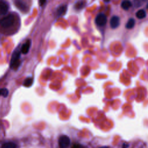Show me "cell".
<instances>
[{
    "instance_id": "obj_6",
    "label": "cell",
    "mask_w": 148,
    "mask_h": 148,
    "mask_svg": "<svg viewBox=\"0 0 148 148\" xmlns=\"http://www.w3.org/2000/svg\"><path fill=\"white\" fill-rule=\"evenodd\" d=\"M110 25L112 28H117L120 25V17L117 16H113L110 20Z\"/></svg>"
},
{
    "instance_id": "obj_19",
    "label": "cell",
    "mask_w": 148,
    "mask_h": 148,
    "mask_svg": "<svg viewBox=\"0 0 148 148\" xmlns=\"http://www.w3.org/2000/svg\"><path fill=\"white\" fill-rule=\"evenodd\" d=\"M45 2H46V1H42V2H41V3H40V5H43V3H45Z\"/></svg>"
},
{
    "instance_id": "obj_15",
    "label": "cell",
    "mask_w": 148,
    "mask_h": 148,
    "mask_svg": "<svg viewBox=\"0 0 148 148\" xmlns=\"http://www.w3.org/2000/svg\"><path fill=\"white\" fill-rule=\"evenodd\" d=\"M9 91L7 88H1L0 89V95H2L4 97H8Z\"/></svg>"
},
{
    "instance_id": "obj_5",
    "label": "cell",
    "mask_w": 148,
    "mask_h": 148,
    "mask_svg": "<svg viewBox=\"0 0 148 148\" xmlns=\"http://www.w3.org/2000/svg\"><path fill=\"white\" fill-rule=\"evenodd\" d=\"M9 9V3L6 1H0V15H5Z\"/></svg>"
},
{
    "instance_id": "obj_13",
    "label": "cell",
    "mask_w": 148,
    "mask_h": 148,
    "mask_svg": "<svg viewBox=\"0 0 148 148\" xmlns=\"http://www.w3.org/2000/svg\"><path fill=\"white\" fill-rule=\"evenodd\" d=\"M135 24V19L133 18H130L128 20V21H127V24L125 25V27L127 29H131V28H132L134 27Z\"/></svg>"
},
{
    "instance_id": "obj_16",
    "label": "cell",
    "mask_w": 148,
    "mask_h": 148,
    "mask_svg": "<svg viewBox=\"0 0 148 148\" xmlns=\"http://www.w3.org/2000/svg\"><path fill=\"white\" fill-rule=\"evenodd\" d=\"M84 2L83 1H81V2H78L76 4V8L77 9H81L82 8L83 6H84Z\"/></svg>"
},
{
    "instance_id": "obj_2",
    "label": "cell",
    "mask_w": 148,
    "mask_h": 148,
    "mask_svg": "<svg viewBox=\"0 0 148 148\" xmlns=\"http://www.w3.org/2000/svg\"><path fill=\"white\" fill-rule=\"evenodd\" d=\"M20 55L21 51L18 50H16L12 56L10 62V67L12 69H17L20 65Z\"/></svg>"
},
{
    "instance_id": "obj_10",
    "label": "cell",
    "mask_w": 148,
    "mask_h": 148,
    "mask_svg": "<svg viewBox=\"0 0 148 148\" xmlns=\"http://www.w3.org/2000/svg\"><path fill=\"white\" fill-rule=\"evenodd\" d=\"M136 17L139 19H142L146 17V12L144 9H140L136 13Z\"/></svg>"
},
{
    "instance_id": "obj_4",
    "label": "cell",
    "mask_w": 148,
    "mask_h": 148,
    "mask_svg": "<svg viewBox=\"0 0 148 148\" xmlns=\"http://www.w3.org/2000/svg\"><path fill=\"white\" fill-rule=\"evenodd\" d=\"M70 144V139L66 135H62L59 138L58 145L60 148H67Z\"/></svg>"
},
{
    "instance_id": "obj_12",
    "label": "cell",
    "mask_w": 148,
    "mask_h": 148,
    "mask_svg": "<svg viewBox=\"0 0 148 148\" xmlns=\"http://www.w3.org/2000/svg\"><path fill=\"white\" fill-rule=\"evenodd\" d=\"M1 148H17V145L13 142H8L3 143Z\"/></svg>"
},
{
    "instance_id": "obj_14",
    "label": "cell",
    "mask_w": 148,
    "mask_h": 148,
    "mask_svg": "<svg viewBox=\"0 0 148 148\" xmlns=\"http://www.w3.org/2000/svg\"><path fill=\"white\" fill-rule=\"evenodd\" d=\"M32 83H33V79L32 77H27L26 78L24 82H23V86H25V87H29L30 86H32Z\"/></svg>"
},
{
    "instance_id": "obj_17",
    "label": "cell",
    "mask_w": 148,
    "mask_h": 148,
    "mask_svg": "<svg viewBox=\"0 0 148 148\" xmlns=\"http://www.w3.org/2000/svg\"><path fill=\"white\" fill-rule=\"evenodd\" d=\"M128 146H129V145H128V144H127V143H123V145L122 148H128Z\"/></svg>"
},
{
    "instance_id": "obj_7",
    "label": "cell",
    "mask_w": 148,
    "mask_h": 148,
    "mask_svg": "<svg viewBox=\"0 0 148 148\" xmlns=\"http://www.w3.org/2000/svg\"><path fill=\"white\" fill-rule=\"evenodd\" d=\"M31 45V40L30 39H28L21 47L20 51L24 54H26L29 51V48Z\"/></svg>"
},
{
    "instance_id": "obj_11",
    "label": "cell",
    "mask_w": 148,
    "mask_h": 148,
    "mask_svg": "<svg viewBox=\"0 0 148 148\" xmlns=\"http://www.w3.org/2000/svg\"><path fill=\"white\" fill-rule=\"evenodd\" d=\"M132 6V3L130 1H124L121 3V7L124 10H128Z\"/></svg>"
},
{
    "instance_id": "obj_8",
    "label": "cell",
    "mask_w": 148,
    "mask_h": 148,
    "mask_svg": "<svg viewBox=\"0 0 148 148\" xmlns=\"http://www.w3.org/2000/svg\"><path fill=\"white\" fill-rule=\"evenodd\" d=\"M16 6H17L20 10L23 12H26L27 10V6L25 3L23 1H16L14 2Z\"/></svg>"
},
{
    "instance_id": "obj_18",
    "label": "cell",
    "mask_w": 148,
    "mask_h": 148,
    "mask_svg": "<svg viewBox=\"0 0 148 148\" xmlns=\"http://www.w3.org/2000/svg\"><path fill=\"white\" fill-rule=\"evenodd\" d=\"M99 148H109L108 146H103V147H101Z\"/></svg>"
},
{
    "instance_id": "obj_20",
    "label": "cell",
    "mask_w": 148,
    "mask_h": 148,
    "mask_svg": "<svg viewBox=\"0 0 148 148\" xmlns=\"http://www.w3.org/2000/svg\"><path fill=\"white\" fill-rule=\"evenodd\" d=\"M79 148H84V147H82V146H80V147H79Z\"/></svg>"
},
{
    "instance_id": "obj_1",
    "label": "cell",
    "mask_w": 148,
    "mask_h": 148,
    "mask_svg": "<svg viewBox=\"0 0 148 148\" xmlns=\"http://www.w3.org/2000/svg\"><path fill=\"white\" fill-rule=\"evenodd\" d=\"M16 21V15L14 13H10L0 19V31L6 32L9 31L14 26Z\"/></svg>"
},
{
    "instance_id": "obj_9",
    "label": "cell",
    "mask_w": 148,
    "mask_h": 148,
    "mask_svg": "<svg viewBox=\"0 0 148 148\" xmlns=\"http://www.w3.org/2000/svg\"><path fill=\"white\" fill-rule=\"evenodd\" d=\"M67 10V6L66 5H61L57 9V14L58 16H61L65 14Z\"/></svg>"
},
{
    "instance_id": "obj_3",
    "label": "cell",
    "mask_w": 148,
    "mask_h": 148,
    "mask_svg": "<svg viewBox=\"0 0 148 148\" xmlns=\"http://www.w3.org/2000/svg\"><path fill=\"white\" fill-rule=\"evenodd\" d=\"M95 22L98 26L103 27L106 24L107 17L105 14L100 13L96 16Z\"/></svg>"
}]
</instances>
